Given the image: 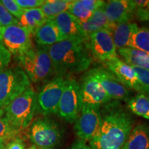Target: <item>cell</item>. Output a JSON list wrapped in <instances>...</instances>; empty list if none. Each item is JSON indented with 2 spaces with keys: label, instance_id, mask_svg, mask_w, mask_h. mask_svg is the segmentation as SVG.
<instances>
[{
  "label": "cell",
  "instance_id": "4316f807",
  "mask_svg": "<svg viewBox=\"0 0 149 149\" xmlns=\"http://www.w3.org/2000/svg\"><path fill=\"white\" fill-rule=\"evenodd\" d=\"M19 135L20 130L15 128L5 117L0 118V138L10 141Z\"/></svg>",
  "mask_w": 149,
  "mask_h": 149
},
{
  "label": "cell",
  "instance_id": "cb8c5ba5",
  "mask_svg": "<svg viewBox=\"0 0 149 149\" xmlns=\"http://www.w3.org/2000/svg\"><path fill=\"white\" fill-rule=\"evenodd\" d=\"M73 2L72 0H46L40 8L48 19H53L59 14L68 12Z\"/></svg>",
  "mask_w": 149,
  "mask_h": 149
},
{
  "label": "cell",
  "instance_id": "ffe728a7",
  "mask_svg": "<svg viewBox=\"0 0 149 149\" xmlns=\"http://www.w3.org/2000/svg\"><path fill=\"white\" fill-rule=\"evenodd\" d=\"M122 149H149V125L141 123L133 128Z\"/></svg>",
  "mask_w": 149,
  "mask_h": 149
},
{
  "label": "cell",
  "instance_id": "603a6c76",
  "mask_svg": "<svg viewBox=\"0 0 149 149\" xmlns=\"http://www.w3.org/2000/svg\"><path fill=\"white\" fill-rule=\"evenodd\" d=\"M48 19L40 8L24 10L21 17L19 19V26L26 28L32 35L36 30Z\"/></svg>",
  "mask_w": 149,
  "mask_h": 149
},
{
  "label": "cell",
  "instance_id": "ba28073f",
  "mask_svg": "<svg viewBox=\"0 0 149 149\" xmlns=\"http://www.w3.org/2000/svg\"><path fill=\"white\" fill-rule=\"evenodd\" d=\"M81 106L79 82L74 78H66L57 114L66 122L73 123L79 115Z\"/></svg>",
  "mask_w": 149,
  "mask_h": 149
},
{
  "label": "cell",
  "instance_id": "d6986e66",
  "mask_svg": "<svg viewBox=\"0 0 149 149\" xmlns=\"http://www.w3.org/2000/svg\"><path fill=\"white\" fill-rule=\"evenodd\" d=\"M114 25L115 24H112L108 21L104 14V6L97 9L87 21L80 22V27L87 39L91 34L101 30L107 29L111 31Z\"/></svg>",
  "mask_w": 149,
  "mask_h": 149
},
{
  "label": "cell",
  "instance_id": "7402d4cb",
  "mask_svg": "<svg viewBox=\"0 0 149 149\" xmlns=\"http://www.w3.org/2000/svg\"><path fill=\"white\" fill-rule=\"evenodd\" d=\"M117 53L121 59L130 66L149 70V53L133 48H121L117 50Z\"/></svg>",
  "mask_w": 149,
  "mask_h": 149
},
{
  "label": "cell",
  "instance_id": "d4e9b609",
  "mask_svg": "<svg viewBox=\"0 0 149 149\" xmlns=\"http://www.w3.org/2000/svg\"><path fill=\"white\" fill-rule=\"evenodd\" d=\"M128 109L137 116L149 120V97L142 93L126 100Z\"/></svg>",
  "mask_w": 149,
  "mask_h": 149
},
{
  "label": "cell",
  "instance_id": "74e56055",
  "mask_svg": "<svg viewBox=\"0 0 149 149\" xmlns=\"http://www.w3.org/2000/svg\"><path fill=\"white\" fill-rule=\"evenodd\" d=\"M28 149H37V148L34 146V145H33V146H31V147H29V148H28Z\"/></svg>",
  "mask_w": 149,
  "mask_h": 149
},
{
  "label": "cell",
  "instance_id": "5bb4252c",
  "mask_svg": "<svg viewBox=\"0 0 149 149\" xmlns=\"http://www.w3.org/2000/svg\"><path fill=\"white\" fill-rule=\"evenodd\" d=\"M136 6L131 0H111L104 5V14L112 24L130 22L135 17Z\"/></svg>",
  "mask_w": 149,
  "mask_h": 149
},
{
  "label": "cell",
  "instance_id": "44dd1931",
  "mask_svg": "<svg viewBox=\"0 0 149 149\" xmlns=\"http://www.w3.org/2000/svg\"><path fill=\"white\" fill-rule=\"evenodd\" d=\"M106 1L100 0H77L74 1L68 12L75 17L79 22H86L91 17L93 13L103 6Z\"/></svg>",
  "mask_w": 149,
  "mask_h": 149
},
{
  "label": "cell",
  "instance_id": "83f0119b",
  "mask_svg": "<svg viewBox=\"0 0 149 149\" xmlns=\"http://www.w3.org/2000/svg\"><path fill=\"white\" fill-rule=\"evenodd\" d=\"M132 67L137 75L139 84L141 89V93L148 96L149 95V70L139 67Z\"/></svg>",
  "mask_w": 149,
  "mask_h": 149
},
{
  "label": "cell",
  "instance_id": "e575fe53",
  "mask_svg": "<svg viewBox=\"0 0 149 149\" xmlns=\"http://www.w3.org/2000/svg\"><path fill=\"white\" fill-rule=\"evenodd\" d=\"M70 149H91V147L86 144L85 141L81 140H77L72 145Z\"/></svg>",
  "mask_w": 149,
  "mask_h": 149
},
{
  "label": "cell",
  "instance_id": "ab89813d",
  "mask_svg": "<svg viewBox=\"0 0 149 149\" xmlns=\"http://www.w3.org/2000/svg\"><path fill=\"white\" fill-rule=\"evenodd\" d=\"M148 97H149V95H148Z\"/></svg>",
  "mask_w": 149,
  "mask_h": 149
},
{
  "label": "cell",
  "instance_id": "f35d334b",
  "mask_svg": "<svg viewBox=\"0 0 149 149\" xmlns=\"http://www.w3.org/2000/svg\"><path fill=\"white\" fill-rule=\"evenodd\" d=\"M1 26H0V31H1Z\"/></svg>",
  "mask_w": 149,
  "mask_h": 149
},
{
  "label": "cell",
  "instance_id": "d590c367",
  "mask_svg": "<svg viewBox=\"0 0 149 149\" xmlns=\"http://www.w3.org/2000/svg\"><path fill=\"white\" fill-rule=\"evenodd\" d=\"M8 140L3 139V138H0V148H4V146L8 142Z\"/></svg>",
  "mask_w": 149,
  "mask_h": 149
},
{
  "label": "cell",
  "instance_id": "6da1fadb",
  "mask_svg": "<svg viewBox=\"0 0 149 149\" xmlns=\"http://www.w3.org/2000/svg\"><path fill=\"white\" fill-rule=\"evenodd\" d=\"M100 129L90 141L91 149H122L133 128L130 113L118 102L102 106Z\"/></svg>",
  "mask_w": 149,
  "mask_h": 149
},
{
  "label": "cell",
  "instance_id": "30bf717a",
  "mask_svg": "<svg viewBox=\"0 0 149 149\" xmlns=\"http://www.w3.org/2000/svg\"><path fill=\"white\" fill-rule=\"evenodd\" d=\"M85 45L93 59L106 63L117 57L111 33L107 29L91 34L85 42Z\"/></svg>",
  "mask_w": 149,
  "mask_h": 149
},
{
  "label": "cell",
  "instance_id": "52a82bcc",
  "mask_svg": "<svg viewBox=\"0 0 149 149\" xmlns=\"http://www.w3.org/2000/svg\"><path fill=\"white\" fill-rule=\"evenodd\" d=\"M65 81L66 78L55 76L43 86L37 97V111L39 113L44 116L57 114Z\"/></svg>",
  "mask_w": 149,
  "mask_h": 149
},
{
  "label": "cell",
  "instance_id": "484cf974",
  "mask_svg": "<svg viewBox=\"0 0 149 149\" xmlns=\"http://www.w3.org/2000/svg\"><path fill=\"white\" fill-rule=\"evenodd\" d=\"M129 48L149 53V28H138L132 37Z\"/></svg>",
  "mask_w": 149,
  "mask_h": 149
},
{
  "label": "cell",
  "instance_id": "f546056e",
  "mask_svg": "<svg viewBox=\"0 0 149 149\" xmlns=\"http://www.w3.org/2000/svg\"><path fill=\"white\" fill-rule=\"evenodd\" d=\"M0 3L17 19L21 17L24 9L17 3L15 0H0Z\"/></svg>",
  "mask_w": 149,
  "mask_h": 149
},
{
  "label": "cell",
  "instance_id": "d6a6232c",
  "mask_svg": "<svg viewBox=\"0 0 149 149\" xmlns=\"http://www.w3.org/2000/svg\"><path fill=\"white\" fill-rule=\"evenodd\" d=\"M135 17L141 22H149V1L144 6L137 8Z\"/></svg>",
  "mask_w": 149,
  "mask_h": 149
},
{
  "label": "cell",
  "instance_id": "e0dca14e",
  "mask_svg": "<svg viewBox=\"0 0 149 149\" xmlns=\"http://www.w3.org/2000/svg\"><path fill=\"white\" fill-rule=\"evenodd\" d=\"M35 42L40 46H52L64 40L55 20L48 19L36 30L34 33Z\"/></svg>",
  "mask_w": 149,
  "mask_h": 149
},
{
  "label": "cell",
  "instance_id": "2e32d148",
  "mask_svg": "<svg viewBox=\"0 0 149 149\" xmlns=\"http://www.w3.org/2000/svg\"><path fill=\"white\" fill-rule=\"evenodd\" d=\"M61 35L65 40H80L86 42V37L80 27V22L69 12L59 14L54 19Z\"/></svg>",
  "mask_w": 149,
  "mask_h": 149
},
{
  "label": "cell",
  "instance_id": "7c38bea8",
  "mask_svg": "<svg viewBox=\"0 0 149 149\" xmlns=\"http://www.w3.org/2000/svg\"><path fill=\"white\" fill-rule=\"evenodd\" d=\"M79 84L82 105L102 107L111 101L101 84L88 72L84 74Z\"/></svg>",
  "mask_w": 149,
  "mask_h": 149
},
{
  "label": "cell",
  "instance_id": "ac0fdd59",
  "mask_svg": "<svg viewBox=\"0 0 149 149\" xmlns=\"http://www.w3.org/2000/svg\"><path fill=\"white\" fill-rule=\"evenodd\" d=\"M138 28L137 24L131 22L115 24L110 32L112 34L116 49L129 48L132 37Z\"/></svg>",
  "mask_w": 149,
  "mask_h": 149
},
{
  "label": "cell",
  "instance_id": "9c48e42d",
  "mask_svg": "<svg viewBox=\"0 0 149 149\" xmlns=\"http://www.w3.org/2000/svg\"><path fill=\"white\" fill-rule=\"evenodd\" d=\"M32 35L26 28L12 25L1 28L0 41L11 55L17 57L34 46Z\"/></svg>",
  "mask_w": 149,
  "mask_h": 149
},
{
  "label": "cell",
  "instance_id": "836d02e7",
  "mask_svg": "<svg viewBox=\"0 0 149 149\" xmlns=\"http://www.w3.org/2000/svg\"><path fill=\"white\" fill-rule=\"evenodd\" d=\"M25 144L24 141L19 137L13 139L6 143L3 149H24Z\"/></svg>",
  "mask_w": 149,
  "mask_h": 149
},
{
  "label": "cell",
  "instance_id": "f1b7e54d",
  "mask_svg": "<svg viewBox=\"0 0 149 149\" xmlns=\"http://www.w3.org/2000/svg\"><path fill=\"white\" fill-rule=\"evenodd\" d=\"M19 20L0 3V26L6 27L12 25H18Z\"/></svg>",
  "mask_w": 149,
  "mask_h": 149
},
{
  "label": "cell",
  "instance_id": "4dcf8cb0",
  "mask_svg": "<svg viewBox=\"0 0 149 149\" xmlns=\"http://www.w3.org/2000/svg\"><path fill=\"white\" fill-rule=\"evenodd\" d=\"M11 57L12 55L0 41V70L9 66L11 61Z\"/></svg>",
  "mask_w": 149,
  "mask_h": 149
},
{
  "label": "cell",
  "instance_id": "8fae6325",
  "mask_svg": "<svg viewBox=\"0 0 149 149\" xmlns=\"http://www.w3.org/2000/svg\"><path fill=\"white\" fill-rule=\"evenodd\" d=\"M101 107L83 104L74 122V129L79 140L91 141L100 129L102 122Z\"/></svg>",
  "mask_w": 149,
  "mask_h": 149
},
{
  "label": "cell",
  "instance_id": "277c9868",
  "mask_svg": "<svg viewBox=\"0 0 149 149\" xmlns=\"http://www.w3.org/2000/svg\"><path fill=\"white\" fill-rule=\"evenodd\" d=\"M37 93L29 87L5 108V117L15 128L21 131L32 122L37 111Z\"/></svg>",
  "mask_w": 149,
  "mask_h": 149
},
{
  "label": "cell",
  "instance_id": "1f68e13d",
  "mask_svg": "<svg viewBox=\"0 0 149 149\" xmlns=\"http://www.w3.org/2000/svg\"><path fill=\"white\" fill-rule=\"evenodd\" d=\"M17 4L24 10L40 8L45 0H15Z\"/></svg>",
  "mask_w": 149,
  "mask_h": 149
},
{
  "label": "cell",
  "instance_id": "60d3db41",
  "mask_svg": "<svg viewBox=\"0 0 149 149\" xmlns=\"http://www.w3.org/2000/svg\"><path fill=\"white\" fill-rule=\"evenodd\" d=\"M0 149H3V148H0Z\"/></svg>",
  "mask_w": 149,
  "mask_h": 149
},
{
  "label": "cell",
  "instance_id": "7a4b0ae2",
  "mask_svg": "<svg viewBox=\"0 0 149 149\" xmlns=\"http://www.w3.org/2000/svg\"><path fill=\"white\" fill-rule=\"evenodd\" d=\"M55 76L68 78L88 69L93 59L80 40H65L48 46Z\"/></svg>",
  "mask_w": 149,
  "mask_h": 149
},
{
  "label": "cell",
  "instance_id": "4fadbf2b",
  "mask_svg": "<svg viewBox=\"0 0 149 149\" xmlns=\"http://www.w3.org/2000/svg\"><path fill=\"white\" fill-rule=\"evenodd\" d=\"M87 72L97 80L111 100H126L128 98V89L108 68L96 67Z\"/></svg>",
  "mask_w": 149,
  "mask_h": 149
},
{
  "label": "cell",
  "instance_id": "8992f818",
  "mask_svg": "<svg viewBox=\"0 0 149 149\" xmlns=\"http://www.w3.org/2000/svg\"><path fill=\"white\" fill-rule=\"evenodd\" d=\"M29 137L37 149H55L60 143L62 131L55 121L43 117L33 122Z\"/></svg>",
  "mask_w": 149,
  "mask_h": 149
},
{
  "label": "cell",
  "instance_id": "5b68a950",
  "mask_svg": "<svg viewBox=\"0 0 149 149\" xmlns=\"http://www.w3.org/2000/svg\"><path fill=\"white\" fill-rule=\"evenodd\" d=\"M31 86L29 78L19 64L0 70V108L4 109Z\"/></svg>",
  "mask_w": 149,
  "mask_h": 149
},
{
  "label": "cell",
  "instance_id": "3957f363",
  "mask_svg": "<svg viewBox=\"0 0 149 149\" xmlns=\"http://www.w3.org/2000/svg\"><path fill=\"white\" fill-rule=\"evenodd\" d=\"M19 65L33 83H46L55 74L53 64L46 46H33L17 57Z\"/></svg>",
  "mask_w": 149,
  "mask_h": 149
},
{
  "label": "cell",
  "instance_id": "9a60e30c",
  "mask_svg": "<svg viewBox=\"0 0 149 149\" xmlns=\"http://www.w3.org/2000/svg\"><path fill=\"white\" fill-rule=\"evenodd\" d=\"M105 64L108 69L116 76L124 86L128 89H132L139 93H141V87L133 67L126 64L118 57L107 61Z\"/></svg>",
  "mask_w": 149,
  "mask_h": 149
},
{
  "label": "cell",
  "instance_id": "8d00e7d4",
  "mask_svg": "<svg viewBox=\"0 0 149 149\" xmlns=\"http://www.w3.org/2000/svg\"><path fill=\"white\" fill-rule=\"evenodd\" d=\"M4 115V110L0 108V118H1Z\"/></svg>",
  "mask_w": 149,
  "mask_h": 149
}]
</instances>
